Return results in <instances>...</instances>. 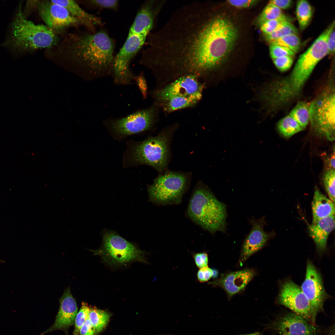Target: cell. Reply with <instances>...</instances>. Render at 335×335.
Segmentation results:
<instances>
[{"instance_id": "obj_33", "label": "cell", "mask_w": 335, "mask_h": 335, "mask_svg": "<svg viewBox=\"0 0 335 335\" xmlns=\"http://www.w3.org/2000/svg\"><path fill=\"white\" fill-rule=\"evenodd\" d=\"M87 2L90 5L99 9H108L116 11L119 6V1L117 0H91Z\"/></svg>"}, {"instance_id": "obj_9", "label": "cell", "mask_w": 335, "mask_h": 335, "mask_svg": "<svg viewBox=\"0 0 335 335\" xmlns=\"http://www.w3.org/2000/svg\"><path fill=\"white\" fill-rule=\"evenodd\" d=\"M102 237L101 247L91 251L94 255L100 256L106 262L116 265L135 261L146 262L143 251L114 232L105 231Z\"/></svg>"}, {"instance_id": "obj_18", "label": "cell", "mask_w": 335, "mask_h": 335, "mask_svg": "<svg viewBox=\"0 0 335 335\" xmlns=\"http://www.w3.org/2000/svg\"><path fill=\"white\" fill-rule=\"evenodd\" d=\"M256 274L252 269H245L227 274L209 284L223 288L230 298L243 290Z\"/></svg>"}, {"instance_id": "obj_29", "label": "cell", "mask_w": 335, "mask_h": 335, "mask_svg": "<svg viewBox=\"0 0 335 335\" xmlns=\"http://www.w3.org/2000/svg\"><path fill=\"white\" fill-rule=\"evenodd\" d=\"M335 169L326 170L324 175L323 182L330 200L335 202Z\"/></svg>"}, {"instance_id": "obj_17", "label": "cell", "mask_w": 335, "mask_h": 335, "mask_svg": "<svg viewBox=\"0 0 335 335\" xmlns=\"http://www.w3.org/2000/svg\"><path fill=\"white\" fill-rule=\"evenodd\" d=\"M279 335H318L315 325L294 313H288L275 323Z\"/></svg>"}, {"instance_id": "obj_5", "label": "cell", "mask_w": 335, "mask_h": 335, "mask_svg": "<svg viewBox=\"0 0 335 335\" xmlns=\"http://www.w3.org/2000/svg\"><path fill=\"white\" fill-rule=\"evenodd\" d=\"M204 85L192 75L181 76L150 94L157 105L164 103L171 109L179 110L196 106L201 100Z\"/></svg>"}, {"instance_id": "obj_31", "label": "cell", "mask_w": 335, "mask_h": 335, "mask_svg": "<svg viewBox=\"0 0 335 335\" xmlns=\"http://www.w3.org/2000/svg\"><path fill=\"white\" fill-rule=\"evenodd\" d=\"M288 20L285 15L278 18L266 21L260 25L261 31L265 35L272 32L279 27L285 21Z\"/></svg>"}, {"instance_id": "obj_40", "label": "cell", "mask_w": 335, "mask_h": 335, "mask_svg": "<svg viewBox=\"0 0 335 335\" xmlns=\"http://www.w3.org/2000/svg\"><path fill=\"white\" fill-rule=\"evenodd\" d=\"M269 3H271L280 9H286L289 8L293 3L291 0H272Z\"/></svg>"}, {"instance_id": "obj_37", "label": "cell", "mask_w": 335, "mask_h": 335, "mask_svg": "<svg viewBox=\"0 0 335 335\" xmlns=\"http://www.w3.org/2000/svg\"><path fill=\"white\" fill-rule=\"evenodd\" d=\"M213 274V270L207 266L199 269L197 273L196 277L199 282L202 283L208 281Z\"/></svg>"}, {"instance_id": "obj_24", "label": "cell", "mask_w": 335, "mask_h": 335, "mask_svg": "<svg viewBox=\"0 0 335 335\" xmlns=\"http://www.w3.org/2000/svg\"><path fill=\"white\" fill-rule=\"evenodd\" d=\"M309 105L307 102L300 101L289 114L303 129L306 127L309 122Z\"/></svg>"}, {"instance_id": "obj_38", "label": "cell", "mask_w": 335, "mask_h": 335, "mask_svg": "<svg viewBox=\"0 0 335 335\" xmlns=\"http://www.w3.org/2000/svg\"><path fill=\"white\" fill-rule=\"evenodd\" d=\"M95 331L89 318L87 319L81 327L80 335H94Z\"/></svg>"}, {"instance_id": "obj_28", "label": "cell", "mask_w": 335, "mask_h": 335, "mask_svg": "<svg viewBox=\"0 0 335 335\" xmlns=\"http://www.w3.org/2000/svg\"><path fill=\"white\" fill-rule=\"evenodd\" d=\"M284 15L281 9L269 3L259 15L258 22L261 25L266 21L276 19Z\"/></svg>"}, {"instance_id": "obj_14", "label": "cell", "mask_w": 335, "mask_h": 335, "mask_svg": "<svg viewBox=\"0 0 335 335\" xmlns=\"http://www.w3.org/2000/svg\"><path fill=\"white\" fill-rule=\"evenodd\" d=\"M300 287L317 315L328 296L320 275L310 261H307L305 279Z\"/></svg>"}, {"instance_id": "obj_36", "label": "cell", "mask_w": 335, "mask_h": 335, "mask_svg": "<svg viewBox=\"0 0 335 335\" xmlns=\"http://www.w3.org/2000/svg\"><path fill=\"white\" fill-rule=\"evenodd\" d=\"M195 263L199 269L208 266V259L207 253L202 252L192 253Z\"/></svg>"}, {"instance_id": "obj_20", "label": "cell", "mask_w": 335, "mask_h": 335, "mask_svg": "<svg viewBox=\"0 0 335 335\" xmlns=\"http://www.w3.org/2000/svg\"><path fill=\"white\" fill-rule=\"evenodd\" d=\"M335 228V215L312 222L309 228L310 235L318 249L324 251L328 237Z\"/></svg>"}, {"instance_id": "obj_22", "label": "cell", "mask_w": 335, "mask_h": 335, "mask_svg": "<svg viewBox=\"0 0 335 335\" xmlns=\"http://www.w3.org/2000/svg\"><path fill=\"white\" fill-rule=\"evenodd\" d=\"M313 10L309 3L306 0L297 1L296 14L300 29L303 30L308 26L312 17Z\"/></svg>"}, {"instance_id": "obj_15", "label": "cell", "mask_w": 335, "mask_h": 335, "mask_svg": "<svg viewBox=\"0 0 335 335\" xmlns=\"http://www.w3.org/2000/svg\"><path fill=\"white\" fill-rule=\"evenodd\" d=\"M59 301L60 307L55 320L52 325L42 334L56 330H67L74 324L78 308L69 287L66 288Z\"/></svg>"}, {"instance_id": "obj_39", "label": "cell", "mask_w": 335, "mask_h": 335, "mask_svg": "<svg viewBox=\"0 0 335 335\" xmlns=\"http://www.w3.org/2000/svg\"><path fill=\"white\" fill-rule=\"evenodd\" d=\"M257 1L253 0H229V3L231 5L239 8H246L253 5Z\"/></svg>"}, {"instance_id": "obj_1", "label": "cell", "mask_w": 335, "mask_h": 335, "mask_svg": "<svg viewBox=\"0 0 335 335\" xmlns=\"http://www.w3.org/2000/svg\"><path fill=\"white\" fill-rule=\"evenodd\" d=\"M237 34L228 20L217 17L206 21L203 10L196 12L185 25L180 37L185 63L194 74L208 84L214 71L231 50Z\"/></svg>"}, {"instance_id": "obj_23", "label": "cell", "mask_w": 335, "mask_h": 335, "mask_svg": "<svg viewBox=\"0 0 335 335\" xmlns=\"http://www.w3.org/2000/svg\"><path fill=\"white\" fill-rule=\"evenodd\" d=\"M277 127L280 133L286 138L289 137L303 129L289 114L279 121Z\"/></svg>"}, {"instance_id": "obj_11", "label": "cell", "mask_w": 335, "mask_h": 335, "mask_svg": "<svg viewBox=\"0 0 335 335\" xmlns=\"http://www.w3.org/2000/svg\"><path fill=\"white\" fill-rule=\"evenodd\" d=\"M278 301L315 325L316 315L301 287L291 280L285 281L281 286Z\"/></svg>"}, {"instance_id": "obj_3", "label": "cell", "mask_w": 335, "mask_h": 335, "mask_svg": "<svg viewBox=\"0 0 335 335\" xmlns=\"http://www.w3.org/2000/svg\"><path fill=\"white\" fill-rule=\"evenodd\" d=\"M60 40L57 34L46 25L35 24L25 18L20 2L2 44L15 58L38 50H49Z\"/></svg>"}, {"instance_id": "obj_12", "label": "cell", "mask_w": 335, "mask_h": 335, "mask_svg": "<svg viewBox=\"0 0 335 335\" xmlns=\"http://www.w3.org/2000/svg\"><path fill=\"white\" fill-rule=\"evenodd\" d=\"M36 8L46 25L57 34L81 25L65 7L51 0H37Z\"/></svg>"}, {"instance_id": "obj_2", "label": "cell", "mask_w": 335, "mask_h": 335, "mask_svg": "<svg viewBox=\"0 0 335 335\" xmlns=\"http://www.w3.org/2000/svg\"><path fill=\"white\" fill-rule=\"evenodd\" d=\"M51 49L52 57L79 62L95 79L110 75L114 58L113 40L104 29L70 34Z\"/></svg>"}, {"instance_id": "obj_21", "label": "cell", "mask_w": 335, "mask_h": 335, "mask_svg": "<svg viewBox=\"0 0 335 335\" xmlns=\"http://www.w3.org/2000/svg\"><path fill=\"white\" fill-rule=\"evenodd\" d=\"M312 209V222L335 214L334 203L317 189L315 191Z\"/></svg>"}, {"instance_id": "obj_32", "label": "cell", "mask_w": 335, "mask_h": 335, "mask_svg": "<svg viewBox=\"0 0 335 335\" xmlns=\"http://www.w3.org/2000/svg\"><path fill=\"white\" fill-rule=\"evenodd\" d=\"M270 52L272 60L284 56L293 57L295 53L290 49L285 47L270 44Z\"/></svg>"}, {"instance_id": "obj_8", "label": "cell", "mask_w": 335, "mask_h": 335, "mask_svg": "<svg viewBox=\"0 0 335 335\" xmlns=\"http://www.w3.org/2000/svg\"><path fill=\"white\" fill-rule=\"evenodd\" d=\"M160 110L158 105L153 103L148 108L125 116L108 118L104 120L103 124L115 135L127 136L152 129L158 119Z\"/></svg>"}, {"instance_id": "obj_34", "label": "cell", "mask_w": 335, "mask_h": 335, "mask_svg": "<svg viewBox=\"0 0 335 335\" xmlns=\"http://www.w3.org/2000/svg\"><path fill=\"white\" fill-rule=\"evenodd\" d=\"M134 81L136 83L143 99H147L148 93V89L146 80L143 72L136 75Z\"/></svg>"}, {"instance_id": "obj_43", "label": "cell", "mask_w": 335, "mask_h": 335, "mask_svg": "<svg viewBox=\"0 0 335 335\" xmlns=\"http://www.w3.org/2000/svg\"><path fill=\"white\" fill-rule=\"evenodd\" d=\"M241 335H261V334L259 332H256L254 333H252L249 334H246Z\"/></svg>"}, {"instance_id": "obj_26", "label": "cell", "mask_w": 335, "mask_h": 335, "mask_svg": "<svg viewBox=\"0 0 335 335\" xmlns=\"http://www.w3.org/2000/svg\"><path fill=\"white\" fill-rule=\"evenodd\" d=\"M269 43L270 44L285 47L295 53L298 51L301 45L300 39L296 34L288 35L273 40Z\"/></svg>"}, {"instance_id": "obj_27", "label": "cell", "mask_w": 335, "mask_h": 335, "mask_svg": "<svg viewBox=\"0 0 335 335\" xmlns=\"http://www.w3.org/2000/svg\"><path fill=\"white\" fill-rule=\"evenodd\" d=\"M297 29L289 20L284 22L276 30L268 34L265 35L266 40L269 42L282 37L298 33Z\"/></svg>"}, {"instance_id": "obj_6", "label": "cell", "mask_w": 335, "mask_h": 335, "mask_svg": "<svg viewBox=\"0 0 335 335\" xmlns=\"http://www.w3.org/2000/svg\"><path fill=\"white\" fill-rule=\"evenodd\" d=\"M177 125L175 124L166 127L156 136L135 144L130 153L132 162L150 165L160 172L164 171L167 167L170 142Z\"/></svg>"}, {"instance_id": "obj_13", "label": "cell", "mask_w": 335, "mask_h": 335, "mask_svg": "<svg viewBox=\"0 0 335 335\" xmlns=\"http://www.w3.org/2000/svg\"><path fill=\"white\" fill-rule=\"evenodd\" d=\"M332 23L315 39L310 47L299 56L294 68L310 75L318 63L328 54V39L334 29Z\"/></svg>"}, {"instance_id": "obj_35", "label": "cell", "mask_w": 335, "mask_h": 335, "mask_svg": "<svg viewBox=\"0 0 335 335\" xmlns=\"http://www.w3.org/2000/svg\"><path fill=\"white\" fill-rule=\"evenodd\" d=\"M274 64L280 71L284 72L289 69L293 61L292 57L284 56L273 60Z\"/></svg>"}, {"instance_id": "obj_25", "label": "cell", "mask_w": 335, "mask_h": 335, "mask_svg": "<svg viewBox=\"0 0 335 335\" xmlns=\"http://www.w3.org/2000/svg\"><path fill=\"white\" fill-rule=\"evenodd\" d=\"M109 314L105 311L96 308H90L88 318L96 333L101 331L108 323Z\"/></svg>"}, {"instance_id": "obj_30", "label": "cell", "mask_w": 335, "mask_h": 335, "mask_svg": "<svg viewBox=\"0 0 335 335\" xmlns=\"http://www.w3.org/2000/svg\"><path fill=\"white\" fill-rule=\"evenodd\" d=\"M90 307L85 302L82 303L79 311L77 313L75 319V327L73 335H79L80 329L86 320L88 318Z\"/></svg>"}, {"instance_id": "obj_10", "label": "cell", "mask_w": 335, "mask_h": 335, "mask_svg": "<svg viewBox=\"0 0 335 335\" xmlns=\"http://www.w3.org/2000/svg\"><path fill=\"white\" fill-rule=\"evenodd\" d=\"M334 90L322 92L309 105V121L319 135L333 141L335 139Z\"/></svg>"}, {"instance_id": "obj_16", "label": "cell", "mask_w": 335, "mask_h": 335, "mask_svg": "<svg viewBox=\"0 0 335 335\" xmlns=\"http://www.w3.org/2000/svg\"><path fill=\"white\" fill-rule=\"evenodd\" d=\"M263 217L250 220L251 230L246 236L242 246L240 261H245L249 257L256 252L265 244L271 236L270 233L264 230L265 221Z\"/></svg>"}, {"instance_id": "obj_42", "label": "cell", "mask_w": 335, "mask_h": 335, "mask_svg": "<svg viewBox=\"0 0 335 335\" xmlns=\"http://www.w3.org/2000/svg\"><path fill=\"white\" fill-rule=\"evenodd\" d=\"M333 152L330 156L327 157L326 159L325 163L327 167V169H335V148L334 147Z\"/></svg>"}, {"instance_id": "obj_19", "label": "cell", "mask_w": 335, "mask_h": 335, "mask_svg": "<svg viewBox=\"0 0 335 335\" xmlns=\"http://www.w3.org/2000/svg\"><path fill=\"white\" fill-rule=\"evenodd\" d=\"M51 1L65 7L73 17L80 22L81 25L86 27L91 33L96 32V27L103 25V22L99 17L86 11L74 1Z\"/></svg>"}, {"instance_id": "obj_41", "label": "cell", "mask_w": 335, "mask_h": 335, "mask_svg": "<svg viewBox=\"0 0 335 335\" xmlns=\"http://www.w3.org/2000/svg\"><path fill=\"white\" fill-rule=\"evenodd\" d=\"M328 54H333L335 51V30L334 29L329 34L327 41Z\"/></svg>"}, {"instance_id": "obj_7", "label": "cell", "mask_w": 335, "mask_h": 335, "mask_svg": "<svg viewBox=\"0 0 335 335\" xmlns=\"http://www.w3.org/2000/svg\"><path fill=\"white\" fill-rule=\"evenodd\" d=\"M188 173L167 171L159 175L148 186L149 200L160 206L180 203L190 183Z\"/></svg>"}, {"instance_id": "obj_44", "label": "cell", "mask_w": 335, "mask_h": 335, "mask_svg": "<svg viewBox=\"0 0 335 335\" xmlns=\"http://www.w3.org/2000/svg\"><path fill=\"white\" fill-rule=\"evenodd\" d=\"M159 335H174L172 334H170V333H164V334H159Z\"/></svg>"}, {"instance_id": "obj_4", "label": "cell", "mask_w": 335, "mask_h": 335, "mask_svg": "<svg viewBox=\"0 0 335 335\" xmlns=\"http://www.w3.org/2000/svg\"><path fill=\"white\" fill-rule=\"evenodd\" d=\"M186 214L194 223L211 234L226 231V205L219 201L208 187L201 181L192 191Z\"/></svg>"}]
</instances>
